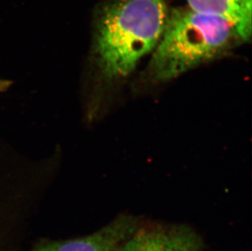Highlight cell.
Returning a JSON list of instances; mask_svg holds the SVG:
<instances>
[{"instance_id": "obj_5", "label": "cell", "mask_w": 252, "mask_h": 251, "mask_svg": "<svg viewBox=\"0 0 252 251\" xmlns=\"http://www.w3.org/2000/svg\"><path fill=\"white\" fill-rule=\"evenodd\" d=\"M139 225L135 217L122 216L93 234L66 241L43 242L32 251H118Z\"/></svg>"}, {"instance_id": "obj_1", "label": "cell", "mask_w": 252, "mask_h": 251, "mask_svg": "<svg viewBox=\"0 0 252 251\" xmlns=\"http://www.w3.org/2000/svg\"><path fill=\"white\" fill-rule=\"evenodd\" d=\"M169 9L164 0H110L98 10L92 57L108 83L126 78L151 54L164 31Z\"/></svg>"}, {"instance_id": "obj_3", "label": "cell", "mask_w": 252, "mask_h": 251, "mask_svg": "<svg viewBox=\"0 0 252 251\" xmlns=\"http://www.w3.org/2000/svg\"><path fill=\"white\" fill-rule=\"evenodd\" d=\"M49 190L44 164L0 132V251L9 250L14 230L26 223Z\"/></svg>"}, {"instance_id": "obj_2", "label": "cell", "mask_w": 252, "mask_h": 251, "mask_svg": "<svg viewBox=\"0 0 252 251\" xmlns=\"http://www.w3.org/2000/svg\"><path fill=\"white\" fill-rule=\"evenodd\" d=\"M243 43L237 29L221 17L200 13L188 6L169 9L146 74L155 83L167 82Z\"/></svg>"}, {"instance_id": "obj_4", "label": "cell", "mask_w": 252, "mask_h": 251, "mask_svg": "<svg viewBox=\"0 0 252 251\" xmlns=\"http://www.w3.org/2000/svg\"><path fill=\"white\" fill-rule=\"evenodd\" d=\"M202 237L186 225H139L118 251H202Z\"/></svg>"}, {"instance_id": "obj_7", "label": "cell", "mask_w": 252, "mask_h": 251, "mask_svg": "<svg viewBox=\"0 0 252 251\" xmlns=\"http://www.w3.org/2000/svg\"><path fill=\"white\" fill-rule=\"evenodd\" d=\"M13 82L7 78H0V93H4L12 88Z\"/></svg>"}, {"instance_id": "obj_6", "label": "cell", "mask_w": 252, "mask_h": 251, "mask_svg": "<svg viewBox=\"0 0 252 251\" xmlns=\"http://www.w3.org/2000/svg\"><path fill=\"white\" fill-rule=\"evenodd\" d=\"M188 7L203 14L221 17L233 25L245 43L252 32V0H187Z\"/></svg>"}]
</instances>
